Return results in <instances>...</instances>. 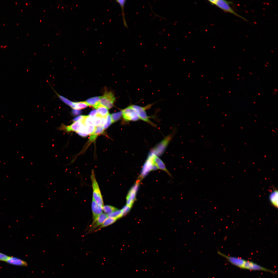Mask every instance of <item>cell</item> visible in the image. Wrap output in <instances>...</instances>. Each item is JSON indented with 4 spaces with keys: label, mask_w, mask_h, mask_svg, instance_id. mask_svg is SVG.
<instances>
[{
    "label": "cell",
    "mask_w": 278,
    "mask_h": 278,
    "mask_svg": "<svg viewBox=\"0 0 278 278\" xmlns=\"http://www.w3.org/2000/svg\"><path fill=\"white\" fill-rule=\"evenodd\" d=\"M131 207L129 206L126 205L124 206V207L121 210L122 212V214L123 216L128 212L130 209Z\"/></svg>",
    "instance_id": "83f0119b"
},
{
    "label": "cell",
    "mask_w": 278,
    "mask_h": 278,
    "mask_svg": "<svg viewBox=\"0 0 278 278\" xmlns=\"http://www.w3.org/2000/svg\"><path fill=\"white\" fill-rule=\"evenodd\" d=\"M122 111L123 117L126 121H136L140 119L137 112L132 105L126 108Z\"/></svg>",
    "instance_id": "5b68a950"
},
{
    "label": "cell",
    "mask_w": 278,
    "mask_h": 278,
    "mask_svg": "<svg viewBox=\"0 0 278 278\" xmlns=\"http://www.w3.org/2000/svg\"><path fill=\"white\" fill-rule=\"evenodd\" d=\"M91 207L93 215V222L92 224L95 221L98 216L102 213L103 208L98 204L93 199L91 203Z\"/></svg>",
    "instance_id": "9c48e42d"
},
{
    "label": "cell",
    "mask_w": 278,
    "mask_h": 278,
    "mask_svg": "<svg viewBox=\"0 0 278 278\" xmlns=\"http://www.w3.org/2000/svg\"><path fill=\"white\" fill-rule=\"evenodd\" d=\"M108 217L106 214L102 213L98 217L95 222L91 224V229L93 230L101 226L105 220Z\"/></svg>",
    "instance_id": "7c38bea8"
},
{
    "label": "cell",
    "mask_w": 278,
    "mask_h": 278,
    "mask_svg": "<svg viewBox=\"0 0 278 278\" xmlns=\"http://www.w3.org/2000/svg\"><path fill=\"white\" fill-rule=\"evenodd\" d=\"M117 210L118 209L115 207L109 205H104L103 207V210L105 214L108 215L113 213Z\"/></svg>",
    "instance_id": "ffe728a7"
},
{
    "label": "cell",
    "mask_w": 278,
    "mask_h": 278,
    "mask_svg": "<svg viewBox=\"0 0 278 278\" xmlns=\"http://www.w3.org/2000/svg\"><path fill=\"white\" fill-rule=\"evenodd\" d=\"M112 123L110 115L109 114L106 117V121L103 126L104 129L108 128Z\"/></svg>",
    "instance_id": "484cf974"
},
{
    "label": "cell",
    "mask_w": 278,
    "mask_h": 278,
    "mask_svg": "<svg viewBox=\"0 0 278 278\" xmlns=\"http://www.w3.org/2000/svg\"><path fill=\"white\" fill-rule=\"evenodd\" d=\"M56 93L59 99L65 103L70 106L72 105L73 102L59 95L56 92Z\"/></svg>",
    "instance_id": "4316f807"
},
{
    "label": "cell",
    "mask_w": 278,
    "mask_h": 278,
    "mask_svg": "<svg viewBox=\"0 0 278 278\" xmlns=\"http://www.w3.org/2000/svg\"><path fill=\"white\" fill-rule=\"evenodd\" d=\"M116 1L119 4L122 11V14L123 16V20L124 25L126 28H128V26L126 21L125 18V14L124 13V7L126 0H117Z\"/></svg>",
    "instance_id": "d6986e66"
},
{
    "label": "cell",
    "mask_w": 278,
    "mask_h": 278,
    "mask_svg": "<svg viewBox=\"0 0 278 278\" xmlns=\"http://www.w3.org/2000/svg\"><path fill=\"white\" fill-rule=\"evenodd\" d=\"M6 262L8 263L17 266H26L27 262L23 260L17 258L9 257Z\"/></svg>",
    "instance_id": "4fadbf2b"
},
{
    "label": "cell",
    "mask_w": 278,
    "mask_h": 278,
    "mask_svg": "<svg viewBox=\"0 0 278 278\" xmlns=\"http://www.w3.org/2000/svg\"><path fill=\"white\" fill-rule=\"evenodd\" d=\"M104 129L103 126L101 125L95 127L94 131L91 134L89 141L91 142L94 141L98 135L103 133Z\"/></svg>",
    "instance_id": "9a60e30c"
},
{
    "label": "cell",
    "mask_w": 278,
    "mask_h": 278,
    "mask_svg": "<svg viewBox=\"0 0 278 278\" xmlns=\"http://www.w3.org/2000/svg\"><path fill=\"white\" fill-rule=\"evenodd\" d=\"M117 220V219L114 218L108 217L98 229L109 225L115 222Z\"/></svg>",
    "instance_id": "44dd1931"
},
{
    "label": "cell",
    "mask_w": 278,
    "mask_h": 278,
    "mask_svg": "<svg viewBox=\"0 0 278 278\" xmlns=\"http://www.w3.org/2000/svg\"><path fill=\"white\" fill-rule=\"evenodd\" d=\"M152 105V104L149 105L144 107L135 105H132V106L135 110L140 119L154 126V124L149 119L145 111L147 109L150 108Z\"/></svg>",
    "instance_id": "277c9868"
},
{
    "label": "cell",
    "mask_w": 278,
    "mask_h": 278,
    "mask_svg": "<svg viewBox=\"0 0 278 278\" xmlns=\"http://www.w3.org/2000/svg\"><path fill=\"white\" fill-rule=\"evenodd\" d=\"M9 256L0 253V260L6 262Z\"/></svg>",
    "instance_id": "f1b7e54d"
},
{
    "label": "cell",
    "mask_w": 278,
    "mask_h": 278,
    "mask_svg": "<svg viewBox=\"0 0 278 278\" xmlns=\"http://www.w3.org/2000/svg\"><path fill=\"white\" fill-rule=\"evenodd\" d=\"M278 194L277 190L275 189L270 193L269 196V199L271 204L277 208L278 206Z\"/></svg>",
    "instance_id": "5bb4252c"
},
{
    "label": "cell",
    "mask_w": 278,
    "mask_h": 278,
    "mask_svg": "<svg viewBox=\"0 0 278 278\" xmlns=\"http://www.w3.org/2000/svg\"><path fill=\"white\" fill-rule=\"evenodd\" d=\"M88 106L85 101L77 102H73L72 105L70 107L74 109L78 110L84 108Z\"/></svg>",
    "instance_id": "ac0fdd59"
},
{
    "label": "cell",
    "mask_w": 278,
    "mask_h": 278,
    "mask_svg": "<svg viewBox=\"0 0 278 278\" xmlns=\"http://www.w3.org/2000/svg\"><path fill=\"white\" fill-rule=\"evenodd\" d=\"M122 111H121L118 112L114 113L110 115L112 123H113L116 121L119 120L120 118L122 115Z\"/></svg>",
    "instance_id": "d4e9b609"
},
{
    "label": "cell",
    "mask_w": 278,
    "mask_h": 278,
    "mask_svg": "<svg viewBox=\"0 0 278 278\" xmlns=\"http://www.w3.org/2000/svg\"><path fill=\"white\" fill-rule=\"evenodd\" d=\"M208 1L211 4L215 5L225 12L233 14L245 21H247L245 18L236 13L230 7L229 4L231 2L223 0H210Z\"/></svg>",
    "instance_id": "3957f363"
},
{
    "label": "cell",
    "mask_w": 278,
    "mask_h": 278,
    "mask_svg": "<svg viewBox=\"0 0 278 278\" xmlns=\"http://www.w3.org/2000/svg\"><path fill=\"white\" fill-rule=\"evenodd\" d=\"M72 112L74 115H76L80 114L81 113L80 111L78 110L74 109Z\"/></svg>",
    "instance_id": "1f68e13d"
},
{
    "label": "cell",
    "mask_w": 278,
    "mask_h": 278,
    "mask_svg": "<svg viewBox=\"0 0 278 278\" xmlns=\"http://www.w3.org/2000/svg\"><path fill=\"white\" fill-rule=\"evenodd\" d=\"M138 186L136 184L130 190L126 197V205L131 208L136 199V193Z\"/></svg>",
    "instance_id": "ba28073f"
},
{
    "label": "cell",
    "mask_w": 278,
    "mask_h": 278,
    "mask_svg": "<svg viewBox=\"0 0 278 278\" xmlns=\"http://www.w3.org/2000/svg\"><path fill=\"white\" fill-rule=\"evenodd\" d=\"M96 109L97 114L101 117H106L109 114L108 109L100 104Z\"/></svg>",
    "instance_id": "e0dca14e"
},
{
    "label": "cell",
    "mask_w": 278,
    "mask_h": 278,
    "mask_svg": "<svg viewBox=\"0 0 278 278\" xmlns=\"http://www.w3.org/2000/svg\"><path fill=\"white\" fill-rule=\"evenodd\" d=\"M115 99V97L112 93L107 92L100 97L99 102L101 105L108 109H109L113 106Z\"/></svg>",
    "instance_id": "8992f818"
},
{
    "label": "cell",
    "mask_w": 278,
    "mask_h": 278,
    "mask_svg": "<svg viewBox=\"0 0 278 278\" xmlns=\"http://www.w3.org/2000/svg\"><path fill=\"white\" fill-rule=\"evenodd\" d=\"M97 113V110H93L90 112L89 116L92 117H93L96 115Z\"/></svg>",
    "instance_id": "f546056e"
},
{
    "label": "cell",
    "mask_w": 278,
    "mask_h": 278,
    "mask_svg": "<svg viewBox=\"0 0 278 278\" xmlns=\"http://www.w3.org/2000/svg\"><path fill=\"white\" fill-rule=\"evenodd\" d=\"M100 97H94L88 99L85 101L88 106H92L96 109L100 105Z\"/></svg>",
    "instance_id": "2e32d148"
},
{
    "label": "cell",
    "mask_w": 278,
    "mask_h": 278,
    "mask_svg": "<svg viewBox=\"0 0 278 278\" xmlns=\"http://www.w3.org/2000/svg\"><path fill=\"white\" fill-rule=\"evenodd\" d=\"M171 139V136L165 138L155 147L154 150V152L156 154L162 153L167 147Z\"/></svg>",
    "instance_id": "30bf717a"
},
{
    "label": "cell",
    "mask_w": 278,
    "mask_h": 278,
    "mask_svg": "<svg viewBox=\"0 0 278 278\" xmlns=\"http://www.w3.org/2000/svg\"><path fill=\"white\" fill-rule=\"evenodd\" d=\"M84 116H79L75 118H74L73 121H74L79 120H82L84 117Z\"/></svg>",
    "instance_id": "4dcf8cb0"
},
{
    "label": "cell",
    "mask_w": 278,
    "mask_h": 278,
    "mask_svg": "<svg viewBox=\"0 0 278 278\" xmlns=\"http://www.w3.org/2000/svg\"><path fill=\"white\" fill-rule=\"evenodd\" d=\"M82 123L81 120L74 121L69 126L64 125L62 128L67 132L72 131L77 132L79 131Z\"/></svg>",
    "instance_id": "8fae6325"
},
{
    "label": "cell",
    "mask_w": 278,
    "mask_h": 278,
    "mask_svg": "<svg viewBox=\"0 0 278 278\" xmlns=\"http://www.w3.org/2000/svg\"><path fill=\"white\" fill-rule=\"evenodd\" d=\"M218 253L225 258L231 264L239 268L253 271H261L276 274L273 271L265 268L252 261L243 259L240 258L226 255L219 250Z\"/></svg>",
    "instance_id": "6da1fadb"
},
{
    "label": "cell",
    "mask_w": 278,
    "mask_h": 278,
    "mask_svg": "<svg viewBox=\"0 0 278 278\" xmlns=\"http://www.w3.org/2000/svg\"><path fill=\"white\" fill-rule=\"evenodd\" d=\"M91 179L93 190L92 199L103 208L104 205L102 197L93 169L91 171Z\"/></svg>",
    "instance_id": "7a4b0ae2"
},
{
    "label": "cell",
    "mask_w": 278,
    "mask_h": 278,
    "mask_svg": "<svg viewBox=\"0 0 278 278\" xmlns=\"http://www.w3.org/2000/svg\"><path fill=\"white\" fill-rule=\"evenodd\" d=\"M148 159L153 165L157 167V168L162 170L166 172L170 176V174L166 169L164 164L163 161L156 155L153 154L150 155Z\"/></svg>",
    "instance_id": "52a82bcc"
},
{
    "label": "cell",
    "mask_w": 278,
    "mask_h": 278,
    "mask_svg": "<svg viewBox=\"0 0 278 278\" xmlns=\"http://www.w3.org/2000/svg\"><path fill=\"white\" fill-rule=\"evenodd\" d=\"M101 117L97 114L93 117H92L93 125L95 127H97L101 125Z\"/></svg>",
    "instance_id": "cb8c5ba5"
},
{
    "label": "cell",
    "mask_w": 278,
    "mask_h": 278,
    "mask_svg": "<svg viewBox=\"0 0 278 278\" xmlns=\"http://www.w3.org/2000/svg\"><path fill=\"white\" fill-rule=\"evenodd\" d=\"M82 123L86 126L93 125L92 117L88 116H84L81 120Z\"/></svg>",
    "instance_id": "7402d4cb"
},
{
    "label": "cell",
    "mask_w": 278,
    "mask_h": 278,
    "mask_svg": "<svg viewBox=\"0 0 278 278\" xmlns=\"http://www.w3.org/2000/svg\"><path fill=\"white\" fill-rule=\"evenodd\" d=\"M109 217L114 218L117 219L123 216L121 210H117L113 213L108 215Z\"/></svg>",
    "instance_id": "603a6c76"
}]
</instances>
